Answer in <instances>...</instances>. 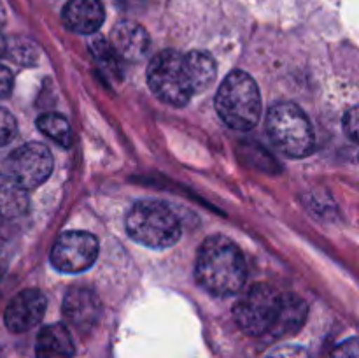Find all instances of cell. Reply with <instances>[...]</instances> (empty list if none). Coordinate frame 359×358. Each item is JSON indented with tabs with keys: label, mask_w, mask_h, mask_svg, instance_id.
Segmentation results:
<instances>
[{
	"label": "cell",
	"mask_w": 359,
	"mask_h": 358,
	"mask_svg": "<svg viewBox=\"0 0 359 358\" xmlns=\"http://www.w3.org/2000/svg\"><path fill=\"white\" fill-rule=\"evenodd\" d=\"M195 277L200 286L217 297H230L242 290L248 277L244 253L231 239L212 235L202 242L196 255Z\"/></svg>",
	"instance_id": "cell-1"
},
{
	"label": "cell",
	"mask_w": 359,
	"mask_h": 358,
	"mask_svg": "<svg viewBox=\"0 0 359 358\" xmlns=\"http://www.w3.org/2000/svg\"><path fill=\"white\" fill-rule=\"evenodd\" d=\"M219 118L230 128L248 132L262 118V95L256 81L244 70H233L224 77L216 95Z\"/></svg>",
	"instance_id": "cell-2"
},
{
	"label": "cell",
	"mask_w": 359,
	"mask_h": 358,
	"mask_svg": "<svg viewBox=\"0 0 359 358\" xmlns=\"http://www.w3.org/2000/svg\"><path fill=\"white\" fill-rule=\"evenodd\" d=\"M126 232L133 241L153 249H165L181 239V221L165 202L146 199L126 213Z\"/></svg>",
	"instance_id": "cell-3"
},
{
	"label": "cell",
	"mask_w": 359,
	"mask_h": 358,
	"mask_svg": "<svg viewBox=\"0 0 359 358\" xmlns=\"http://www.w3.org/2000/svg\"><path fill=\"white\" fill-rule=\"evenodd\" d=\"M147 83L153 93L167 104L182 107L198 93L195 74L188 53L167 49L151 60L147 67Z\"/></svg>",
	"instance_id": "cell-4"
},
{
	"label": "cell",
	"mask_w": 359,
	"mask_h": 358,
	"mask_svg": "<svg viewBox=\"0 0 359 358\" xmlns=\"http://www.w3.org/2000/svg\"><path fill=\"white\" fill-rule=\"evenodd\" d=\"M266 132L279 151L291 158H304L314 151V128L307 114L293 102H280L269 109Z\"/></svg>",
	"instance_id": "cell-5"
},
{
	"label": "cell",
	"mask_w": 359,
	"mask_h": 358,
	"mask_svg": "<svg viewBox=\"0 0 359 358\" xmlns=\"http://www.w3.org/2000/svg\"><path fill=\"white\" fill-rule=\"evenodd\" d=\"M284 295L269 283H256L242 295L233 307V316L242 332L265 336L272 332L283 309Z\"/></svg>",
	"instance_id": "cell-6"
},
{
	"label": "cell",
	"mask_w": 359,
	"mask_h": 358,
	"mask_svg": "<svg viewBox=\"0 0 359 358\" xmlns=\"http://www.w3.org/2000/svg\"><path fill=\"white\" fill-rule=\"evenodd\" d=\"M6 174L16 179L23 188L34 190L41 186L53 172V154L41 142H28L14 150L6 160Z\"/></svg>",
	"instance_id": "cell-7"
},
{
	"label": "cell",
	"mask_w": 359,
	"mask_h": 358,
	"mask_svg": "<svg viewBox=\"0 0 359 358\" xmlns=\"http://www.w3.org/2000/svg\"><path fill=\"white\" fill-rule=\"evenodd\" d=\"M98 256V241L83 230L63 232L51 249V263L56 270L77 274L90 269Z\"/></svg>",
	"instance_id": "cell-8"
},
{
	"label": "cell",
	"mask_w": 359,
	"mask_h": 358,
	"mask_svg": "<svg viewBox=\"0 0 359 358\" xmlns=\"http://www.w3.org/2000/svg\"><path fill=\"white\" fill-rule=\"evenodd\" d=\"M63 318L79 333H88L98 323L102 302L97 291L88 286H74L63 298Z\"/></svg>",
	"instance_id": "cell-9"
},
{
	"label": "cell",
	"mask_w": 359,
	"mask_h": 358,
	"mask_svg": "<svg viewBox=\"0 0 359 358\" xmlns=\"http://www.w3.org/2000/svg\"><path fill=\"white\" fill-rule=\"evenodd\" d=\"M46 295L39 290H23L9 302L4 312L6 326L14 333H23L34 329L44 318Z\"/></svg>",
	"instance_id": "cell-10"
},
{
	"label": "cell",
	"mask_w": 359,
	"mask_h": 358,
	"mask_svg": "<svg viewBox=\"0 0 359 358\" xmlns=\"http://www.w3.org/2000/svg\"><path fill=\"white\" fill-rule=\"evenodd\" d=\"M62 20L70 32L83 35L95 34L105 20L104 4L100 0H69L63 7Z\"/></svg>",
	"instance_id": "cell-11"
},
{
	"label": "cell",
	"mask_w": 359,
	"mask_h": 358,
	"mask_svg": "<svg viewBox=\"0 0 359 358\" xmlns=\"http://www.w3.org/2000/svg\"><path fill=\"white\" fill-rule=\"evenodd\" d=\"M111 44L121 58L137 62L142 60L149 49V35L146 28L135 21H119L112 30Z\"/></svg>",
	"instance_id": "cell-12"
},
{
	"label": "cell",
	"mask_w": 359,
	"mask_h": 358,
	"mask_svg": "<svg viewBox=\"0 0 359 358\" xmlns=\"http://www.w3.org/2000/svg\"><path fill=\"white\" fill-rule=\"evenodd\" d=\"M76 353L72 336L62 323L44 326L37 336V358H72Z\"/></svg>",
	"instance_id": "cell-13"
},
{
	"label": "cell",
	"mask_w": 359,
	"mask_h": 358,
	"mask_svg": "<svg viewBox=\"0 0 359 358\" xmlns=\"http://www.w3.org/2000/svg\"><path fill=\"white\" fill-rule=\"evenodd\" d=\"M28 190L23 188L16 179L7 174H0V218L11 220L27 213Z\"/></svg>",
	"instance_id": "cell-14"
},
{
	"label": "cell",
	"mask_w": 359,
	"mask_h": 358,
	"mask_svg": "<svg viewBox=\"0 0 359 358\" xmlns=\"http://www.w3.org/2000/svg\"><path fill=\"white\" fill-rule=\"evenodd\" d=\"M307 304L297 295H284L283 309L277 318L276 326L272 329L270 336L272 337H284L294 333L300 330V326L305 323L307 318Z\"/></svg>",
	"instance_id": "cell-15"
},
{
	"label": "cell",
	"mask_w": 359,
	"mask_h": 358,
	"mask_svg": "<svg viewBox=\"0 0 359 358\" xmlns=\"http://www.w3.org/2000/svg\"><path fill=\"white\" fill-rule=\"evenodd\" d=\"M37 128L62 147H69L72 144V130L62 114H56V112L41 114L37 118Z\"/></svg>",
	"instance_id": "cell-16"
},
{
	"label": "cell",
	"mask_w": 359,
	"mask_h": 358,
	"mask_svg": "<svg viewBox=\"0 0 359 358\" xmlns=\"http://www.w3.org/2000/svg\"><path fill=\"white\" fill-rule=\"evenodd\" d=\"M90 51L97 65L100 67V70H104L112 79H121V67H119V58L121 56L118 55L114 46L98 37L90 42Z\"/></svg>",
	"instance_id": "cell-17"
},
{
	"label": "cell",
	"mask_w": 359,
	"mask_h": 358,
	"mask_svg": "<svg viewBox=\"0 0 359 358\" xmlns=\"http://www.w3.org/2000/svg\"><path fill=\"white\" fill-rule=\"evenodd\" d=\"M188 56L193 67V74H195L198 93H202V91H205L207 88L216 81V60H214V56L207 51H189Z\"/></svg>",
	"instance_id": "cell-18"
},
{
	"label": "cell",
	"mask_w": 359,
	"mask_h": 358,
	"mask_svg": "<svg viewBox=\"0 0 359 358\" xmlns=\"http://www.w3.org/2000/svg\"><path fill=\"white\" fill-rule=\"evenodd\" d=\"M18 125L14 116L7 109L0 107V146H6L16 137Z\"/></svg>",
	"instance_id": "cell-19"
},
{
	"label": "cell",
	"mask_w": 359,
	"mask_h": 358,
	"mask_svg": "<svg viewBox=\"0 0 359 358\" xmlns=\"http://www.w3.org/2000/svg\"><path fill=\"white\" fill-rule=\"evenodd\" d=\"M344 132L349 139L359 144V104L351 107L344 116Z\"/></svg>",
	"instance_id": "cell-20"
},
{
	"label": "cell",
	"mask_w": 359,
	"mask_h": 358,
	"mask_svg": "<svg viewBox=\"0 0 359 358\" xmlns=\"http://www.w3.org/2000/svg\"><path fill=\"white\" fill-rule=\"evenodd\" d=\"M330 358H359V337L344 340L332 351Z\"/></svg>",
	"instance_id": "cell-21"
},
{
	"label": "cell",
	"mask_w": 359,
	"mask_h": 358,
	"mask_svg": "<svg viewBox=\"0 0 359 358\" xmlns=\"http://www.w3.org/2000/svg\"><path fill=\"white\" fill-rule=\"evenodd\" d=\"M265 358H312L309 354V351L302 346H293V344H287V346L276 347L272 353L266 354Z\"/></svg>",
	"instance_id": "cell-22"
},
{
	"label": "cell",
	"mask_w": 359,
	"mask_h": 358,
	"mask_svg": "<svg viewBox=\"0 0 359 358\" xmlns=\"http://www.w3.org/2000/svg\"><path fill=\"white\" fill-rule=\"evenodd\" d=\"M11 88H13V74L9 69L0 65V98L9 95Z\"/></svg>",
	"instance_id": "cell-23"
},
{
	"label": "cell",
	"mask_w": 359,
	"mask_h": 358,
	"mask_svg": "<svg viewBox=\"0 0 359 358\" xmlns=\"http://www.w3.org/2000/svg\"><path fill=\"white\" fill-rule=\"evenodd\" d=\"M6 267H7V242H6V237L0 234V274L6 270Z\"/></svg>",
	"instance_id": "cell-24"
},
{
	"label": "cell",
	"mask_w": 359,
	"mask_h": 358,
	"mask_svg": "<svg viewBox=\"0 0 359 358\" xmlns=\"http://www.w3.org/2000/svg\"><path fill=\"white\" fill-rule=\"evenodd\" d=\"M118 6H121L123 9H133V7H139L144 0H116Z\"/></svg>",
	"instance_id": "cell-25"
},
{
	"label": "cell",
	"mask_w": 359,
	"mask_h": 358,
	"mask_svg": "<svg viewBox=\"0 0 359 358\" xmlns=\"http://www.w3.org/2000/svg\"><path fill=\"white\" fill-rule=\"evenodd\" d=\"M6 55V39L2 37V34H0V58Z\"/></svg>",
	"instance_id": "cell-26"
},
{
	"label": "cell",
	"mask_w": 359,
	"mask_h": 358,
	"mask_svg": "<svg viewBox=\"0 0 359 358\" xmlns=\"http://www.w3.org/2000/svg\"><path fill=\"white\" fill-rule=\"evenodd\" d=\"M4 18H6V14H4L2 6H0V27H2V23H4Z\"/></svg>",
	"instance_id": "cell-27"
}]
</instances>
